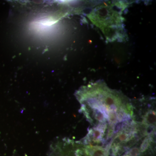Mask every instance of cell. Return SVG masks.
<instances>
[{"mask_svg":"<svg viewBox=\"0 0 156 156\" xmlns=\"http://www.w3.org/2000/svg\"><path fill=\"white\" fill-rule=\"evenodd\" d=\"M151 136L146 137L144 140L143 141L140 147V152L143 153L147 150L148 148L150 146L151 141Z\"/></svg>","mask_w":156,"mask_h":156,"instance_id":"obj_3","label":"cell"},{"mask_svg":"<svg viewBox=\"0 0 156 156\" xmlns=\"http://www.w3.org/2000/svg\"><path fill=\"white\" fill-rule=\"evenodd\" d=\"M122 156H128V154H127V153H126V154H125L123 155Z\"/></svg>","mask_w":156,"mask_h":156,"instance_id":"obj_5","label":"cell"},{"mask_svg":"<svg viewBox=\"0 0 156 156\" xmlns=\"http://www.w3.org/2000/svg\"><path fill=\"white\" fill-rule=\"evenodd\" d=\"M108 150L97 146H88L84 149V151L87 156H107Z\"/></svg>","mask_w":156,"mask_h":156,"instance_id":"obj_1","label":"cell"},{"mask_svg":"<svg viewBox=\"0 0 156 156\" xmlns=\"http://www.w3.org/2000/svg\"><path fill=\"white\" fill-rule=\"evenodd\" d=\"M127 153L129 156H140L141 155L140 150L137 147L131 149Z\"/></svg>","mask_w":156,"mask_h":156,"instance_id":"obj_4","label":"cell"},{"mask_svg":"<svg viewBox=\"0 0 156 156\" xmlns=\"http://www.w3.org/2000/svg\"><path fill=\"white\" fill-rule=\"evenodd\" d=\"M144 123L146 126L155 127L156 112L153 110H150L146 114L144 119Z\"/></svg>","mask_w":156,"mask_h":156,"instance_id":"obj_2","label":"cell"}]
</instances>
